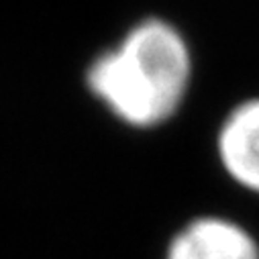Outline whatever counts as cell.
<instances>
[{
	"label": "cell",
	"instance_id": "6da1fadb",
	"mask_svg": "<svg viewBox=\"0 0 259 259\" xmlns=\"http://www.w3.org/2000/svg\"><path fill=\"white\" fill-rule=\"evenodd\" d=\"M192 74L194 59L184 33L165 19L149 17L90 61L84 84L118 122L151 131L178 114Z\"/></svg>",
	"mask_w": 259,
	"mask_h": 259
},
{
	"label": "cell",
	"instance_id": "7a4b0ae2",
	"mask_svg": "<svg viewBox=\"0 0 259 259\" xmlns=\"http://www.w3.org/2000/svg\"><path fill=\"white\" fill-rule=\"evenodd\" d=\"M165 259H259V243L237 221L204 214L174 233Z\"/></svg>",
	"mask_w": 259,
	"mask_h": 259
},
{
	"label": "cell",
	"instance_id": "3957f363",
	"mask_svg": "<svg viewBox=\"0 0 259 259\" xmlns=\"http://www.w3.org/2000/svg\"><path fill=\"white\" fill-rule=\"evenodd\" d=\"M217 157L239 188L259 194V98L235 104L217 131Z\"/></svg>",
	"mask_w": 259,
	"mask_h": 259
}]
</instances>
